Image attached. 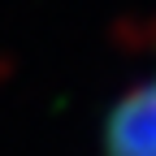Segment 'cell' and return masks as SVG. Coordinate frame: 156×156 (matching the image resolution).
Masks as SVG:
<instances>
[{
    "instance_id": "6da1fadb",
    "label": "cell",
    "mask_w": 156,
    "mask_h": 156,
    "mask_svg": "<svg viewBox=\"0 0 156 156\" xmlns=\"http://www.w3.org/2000/svg\"><path fill=\"white\" fill-rule=\"evenodd\" d=\"M104 156H156V74L134 83L104 117Z\"/></svg>"
}]
</instances>
